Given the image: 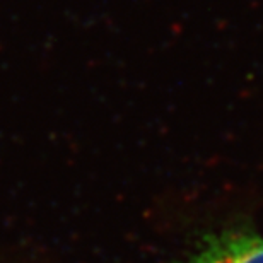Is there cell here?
Masks as SVG:
<instances>
[{"label":"cell","instance_id":"cell-1","mask_svg":"<svg viewBox=\"0 0 263 263\" xmlns=\"http://www.w3.org/2000/svg\"><path fill=\"white\" fill-rule=\"evenodd\" d=\"M181 263H263V236L243 228L212 233Z\"/></svg>","mask_w":263,"mask_h":263}]
</instances>
